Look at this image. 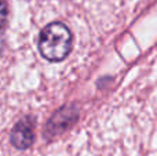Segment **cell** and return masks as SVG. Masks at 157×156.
<instances>
[{
    "instance_id": "6da1fadb",
    "label": "cell",
    "mask_w": 157,
    "mask_h": 156,
    "mask_svg": "<svg viewBox=\"0 0 157 156\" xmlns=\"http://www.w3.org/2000/svg\"><path fill=\"white\" fill-rule=\"evenodd\" d=\"M72 50V33L62 22L47 25L39 37V51L46 60L58 62L65 60Z\"/></svg>"
},
{
    "instance_id": "7a4b0ae2",
    "label": "cell",
    "mask_w": 157,
    "mask_h": 156,
    "mask_svg": "<svg viewBox=\"0 0 157 156\" xmlns=\"http://www.w3.org/2000/svg\"><path fill=\"white\" fill-rule=\"evenodd\" d=\"M10 141L14 148L17 149H28L35 142V126L33 120L29 118H25L19 120L14 126L10 135Z\"/></svg>"
},
{
    "instance_id": "3957f363",
    "label": "cell",
    "mask_w": 157,
    "mask_h": 156,
    "mask_svg": "<svg viewBox=\"0 0 157 156\" xmlns=\"http://www.w3.org/2000/svg\"><path fill=\"white\" fill-rule=\"evenodd\" d=\"M7 18H8V8L3 0H0V29L6 26L7 24Z\"/></svg>"
}]
</instances>
